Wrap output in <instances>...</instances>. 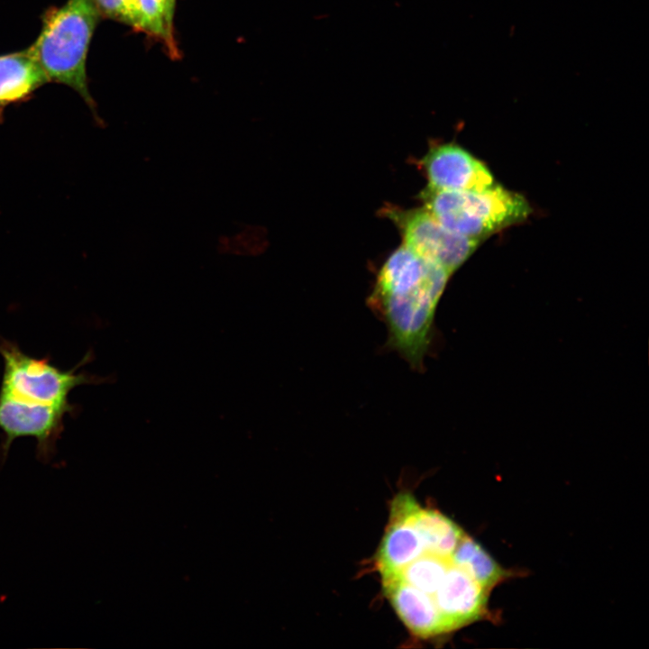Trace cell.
I'll use <instances>...</instances> for the list:
<instances>
[{
	"label": "cell",
	"mask_w": 649,
	"mask_h": 649,
	"mask_svg": "<svg viewBox=\"0 0 649 649\" xmlns=\"http://www.w3.org/2000/svg\"><path fill=\"white\" fill-rule=\"evenodd\" d=\"M450 276L403 244L383 262L367 298L370 309L387 327L385 348L416 371L425 370L436 307Z\"/></svg>",
	"instance_id": "obj_1"
},
{
	"label": "cell",
	"mask_w": 649,
	"mask_h": 649,
	"mask_svg": "<svg viewBox=\"0 0 649 649\" xmlns=\"http://www.w3.org/2000/svg\"><path fill=\"white\" fill-rule=\"evenodd\" d=\"M95 0H68L47 15L36 41L28 49L49 80L65 84L92 103L86 61L97 19Z\"/></svg>",
	"instance_id": "obj_2"
},
{
	"label": "cell",
	"mask_w": 649,
	"mask_h": 649,
	"mask_svg": "<svg viewBox=\"0 0 649 649\" xmlns=\"http://www.w3.org/2000/svg\"><path fill=\"white\" fill-rule=\"evenodd\" d=\"M420 197L424 207L445 228L481 242L525 221L532 212L522 195L496 183L481 190H443L427 186Z\"/></svg>",
	"instance_id": "obj_3"
},
{
	"label": "cell",
	"mask_w": 649,
	"mask_h": 649,
	"mask_svg": "<svg viewBox=\"0 0 649 649\" xmlns=\"http://www.w3.org/2000/svg\"><path fill=\"white\" fill-rule=\"evenodd\" d=\"M0 355L4 362L0 396L29 404H69V395L75 388L108 380L106 377L77 371L91 360L90 352L69 370L56 367L49 357L28 355L16 343L5 338H0Z\"/></svg>",
	"instance_id": "obj_4"
},
{
	"label": "cell",
	"mask_w": 649,
	"mask_h": 649,
	"mask_svg": "<svg viewBox=\"0 0 649 649\" xmlns=\"http://www.w3.org/2000/svg\"><path fill=\"white\" fill-rule=\"evenodd\" d=\"M382 213L396 224L406 247L423 259L439 264L451 275L482 242L448 230L424 206L403 209L388 206Z\"/></svg>",
	"instance_id": "obj_5"
},
{
	"label": "cell",
	"mask_w": 649,
	"mask_h": 649,
	"mask_svg": "<svg viewBox=\"0 0 649 649\" xmlns=\"http://www.w3.org/2000/svg\"><path fill=\"white\" fill-rule=\"evenodd\" d=\"M78 410L74 404H29L0 396L1 462H5L12 443L20 437L36 440V456L50 462L56 453L57 442L64 430L66 415Z\"/></svg>",
	"instance_id": "obj_6"
},
{
	"label": "cell",
	"mask_w": 649,
	"mask_h": 649,
	"mask_svg": "<svg viewBox=\"0 0 649 649\" xmlns=\"http://www.w3.org/2000/svg\"><path fill=\"white\" fill-rule=\"evenodd\" d=\"M420 165L428 187L443 190H481L495 183L489 168L455 143L430 146Z\"/></svg>",
	"instance_id": "obj_7"
},
{
	"label": "cell",
	"mask_w": 649,
	"mask_h": 649,
	"mask_svg": "<svg viewBox=\"0 0 649 649\" xmlns=\"http://www.w3.org/2000/svg\"><path fill=\"white\" fill-rule=\"evenodd\" d=\"M489 592L452 561L434 603L448 633L481 618L487 611Z\"/></svg>",
	"instance_id": "obj_8"
},
{
	"label": "cell",
	"mask_w": 649,
	"mask_h": 649,
	"mask_svg": "<svg viewBox=\"0 0 649 649\" xmlns=\"http://www.w3.org/2000/svg\"><path fill=\"white\" fill-rule=\"evenodd\" d=\"M382 584L398 617L414 635L426 638L445 633L429 597L398 580H382Z\"/></svg>",
	"instance_id": "obj_9"
},
{
	"label": "cell",
	"mask_w": 649,
	"mask_h": 649,
	"mask_svg": "<svg viewBox=\"0 0 649 649\" xmlns=\"http://www.w3.org/2000/svg\"><path fill=\"white\" fill-rule=\"evenodd\" d=\"M393 501L407 515L425 550L444 557L452 555L464 535L459 526L440 512L422 508L407 493L399 494Z\"/></svg>",
	"instance_id": "obj_10"
},
{
	"label": "cell",
	"mask_w": 649,
	"mask_h": 649,
	"mask_svg": "<svg viewBox=\"0 0 649 649\" xmlns=\"http://www.w3.org/2000/svg\"><path fill=\"white\" fill-rule=\"evenodd\" d=\"M422 541L404 511L394 501L389 525L377 553L381 576L393 573L421 554Z\"/></svg>",
	"instance_id": "obj_11"
},
{
	"label": "cell",
	"mask_w": 649,
	"mask_h": 649,
	"mask_svg": "<svg viewBox=\"0 0 649 649\" xmlns=\"http://www.w3.org/2000/svg\"><path fill=\"white\" fill-rule=\"evenodd\" d=\"M48 81L28 50L0 56V104L23 98Z\"/></svg>",
	"instance_id": "obj_12"
},
{
	"label": "cell",
	"mask_w": 649,
	"mask_h": 649,
	"mask_svg": "<svg viewBox=\"0 0 649 649\" xmlns=\"http://www.w3.org/2000/svg\"><path fill=\"white\" fill-rule=\"evenodd\" d=\"M451 563V556H441L423 547L420 555L398 571L381 577L382 580H398L423 592L433 600Z\"/></svg>",
	"instance_id": "obj_13"
},
{
	"label": "cell",
	"mask_w": 649,
	"mask_h": 649,
	"mask_svg": "<svg viewBox=\"0 0 649 649\" xmlns=\"http://www.w3.org/2000/svg\"><path fill=\"white\" fill-rule=\"evenodd\" d=\"M451 559L488 592L508 576V572L479 543L465 534Z\"/></svg>",
	"instance_id": "obj_14"
},
{
	"label": "cell",
	"mask_w": 649,
	"mask_h": 649,
	"mask_svg": "<svg viewBox=\"0 0 649 649\" xmlns=\"http://www.w3.org/2000/svg\"><path fill=\"white\" fill-rule=\"evenodd\" d=\"M141 15V30L160 40L174 54L176 44L173 33L175 0H137Z\"/></svg>",
	"instance_id": "obj_15"
},
{
	"label": "cell",
	"mask_w": 649,
	"mask_h": 649,
	"mask_svg": "<svg viewBox=\"0 0 649 649\" xmlns=\"http://www.w3.org/2000/svg\"><path fill=\"white\" fill-rule=\"evenodd\" d=\"M98 11L106 16L141 30L137 0H95Z\"/></svg>",
	"instance_id": "obj_16"
}]
</instances>
